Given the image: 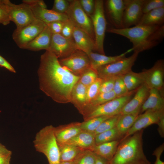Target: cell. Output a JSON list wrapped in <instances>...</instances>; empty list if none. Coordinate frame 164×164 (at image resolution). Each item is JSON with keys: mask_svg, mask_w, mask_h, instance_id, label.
<instances>
[{"mask_svg": "<svg viewBox=\"0 0 164 164\" xmlns=\"http://www.w3.org/2000/svg\"><path fill=\"white\" fill-rule=\"evenodd\" d=\"M37 73L40 89L47 96L59 103H70L71 91L79 77L63 67L49 50L41 55Z\"/></svg>", "mask_w": 164, "mask_h": 164, "instance_id": "cell-1", "label": "cell"}, {"mask_svg": "<svg viewBox=\"0 0 164 164\" xmlns=\"http://www.w3.org/2000/svg\"><path fill=\"white\" fill-rule=\"evenodd\" d=\"M108 32L124 36L133 44V51L139 53L154 47L164 37V25H136L128 28L107 29Z\"/></svg>", "mask_w": 164, "mask_h": 164, "instance_id": "cell-2", "label": "cell"}, {"mask_svg": "<svg viewBox=\"0 0 164 164\" xmlns=\"http://www.w3.org/2000/svg\"><path fill=\"white\" fill-rule=\"evenodd\" d=\"M143 129L120 140L115 154L109 164H151L143 148Z\"/></svg>", "mask_w": 164, "mask_h": 164, "instance_id": "cell-3", "label": "cell"}, {"mask_svg": "<svg viewBox=\"0 0 164 164\" xmlns=\"http://www.w3.org/2000/svg\"><path fill=\"white\" fill-rule=\"evenodd\" d=\"M52 125L46 126L36 134L33 142L36 150L46 157L49 164H60V154L58 144Z\"/></svg>", "mask_w": 164, "mask_h": 164, "instance_id": "cell-4", "label": "cell"}, {"mask_svg": "<svg viewBox=\"0 0 164 164\" xmlns=\"http://www.w3.org/2000/svg\"><path fill=\"white\" fill-rule=\"evenodd\" d=\"M137 90L130 91L125 96L116 97L102 104L86 109L81 114L84 121L97 117L112 116L120 114L124 107L132 98Z\"/></svg>", "mask_w": 164, "mask_h": 164, "instance_id": "cell-5", "label": "cell"}, {"mask_svg": "<svg viewBox=\"0 0 164 164\" xmlns=\"http://www.w3.org/2000/svg\"><path fill=\"white\" fill-rule=\"evenodd\" d=\"M90 17L94 30L95 51L99 53L105 55L104 45L107 22L103 0H95L94 11Z\"/></svg>", "mask_w": 164, "mask_h": 164, "instance_id": "cell-6", "label": "cell"}, {"mask_svg": "<svg viewBox=\"0 0 164 164\" xmlns=\"http://www.w3.org/2000/svg\"><path fill=\"white\" fill-rule=\"evenodd\" d=\"M139 53L134 52L127 57H125L114 62L100 66L95 70L98 77L102 79L122 76L132 70Z\"/></svg>", "mask_w": 164, "mask_h": 164, "instance_id": "cell-7", "label": "cell"}, {"mask_svg": "<svg viewBox=\"0 0 164 164\" xmlns=\"http://www.w3.org/2000/svg\"><path fill=\"white\" fill-rule=\"evenodd\" d=\"M66 14L73 26L86 32L94 40L92 21L83 10L79 0H70L69 7Z\"/></svg>", "mask_w": 164, "mask_h": 164, "instance_id": "cell-8", "label": "cell"}, {"mask_svg": "<svg viewBox=\"0 0 164 164\" xmlns=\"http://www.w3.org/2000/svg\"><path fill=\"white\" fill-rule=\"evenodd\" d=\"M58 60L63 67L79 77L91 68L87 55L78 49L68 56Z\"/></svg>", "mask_w": 164, "mask_h": 164, "instance_id": "cell-9", "label": "cell"}, {"mask_svg": "<svg viewBox=\"0 0 164 164\" xmlns=\"http://www.w3.org/2000/svg\"><path fill=\"white\" fill-rule=\"evenodd\" d=\"M46 25L36 19L20 28L16 29L12 35L13 39L19 48L25 49L27 45L43 30Z\"/></svg>", "mask_w": 164, "mask_h": 164, "instance_id": "cell-10", "label": "cell"}, {"mask_svg": "<svg viewBox=\"0 0 164 164\" xmlns=\"http://www.w3.org/2000/svg\"><path fill=\"white\" fill-rule=\"evenodd\" d=\"M7 4L10 21L14 23L16 29L20 28L36 19L29 5L23 3L15 4L9 0Z\"/></svg>", "mask_w": 164, "mask_h": 164, "instance_id": "cell-11", "label": "cell"}, {"mask_svg": "<svg viewBox=\"0 0 164 164\" xmlns=\"http://www.w3.org/2000/svg\"><path fill=\"white\" fill-rule=\"evenodd\" d=\"M144 84L149 89H164V60H158L151 68L141 72Z\"/></svg>", "mask_w": 164, "mask_h": 164, "instance_id": "cell-12", "label": "cell"}, {"mask_svg": "<svg viewBox=\"0 0 164 164\" xmlns=\"http://www.w3.org/2000/svg\"><path fill=\"white\" fill-rule=\"evenodd\" d=\"M77 50L73 39L66 38L60 34H52L49 50L58 59L65 58Z\"/></svg>", "mask_w": 164, "mask_h": 164, "instance_id": "cell-13", "label": "cell"}, {"mask_svg": "<svg viewBox=\"0 0 164 164\" xmlns=\"http://www.w3.org/2000/svg\"><path fill=\"white\" fill-rule=\"evenodd\" d=\"M144 0H124L125 9L122 28L130 27L137 25L143 13L142 6Z\"/></svg>", "mask_w": 164, "mask_h": 164, "instance_id": "cell-14", "label": "cell"}, {"mask_svg": "<svg viewBox=\"0 0 164 164\" xmlns=\"http://www.w3.org/2000/svg\"><path fill=\"white\" fill-rule=\"evenodd\" d=\"M163 111L164 110L159 111L148 110L139 114L132 126L121 140L151 125L157 124L161 112Z\"/></svg>", "mask_w": 164, "mask_h": 164, "instance_id": "cell-15", "label": "cell"}, {"mask_svg": "<svg viewBox=\"0 0 164 164\" xmlns=\"http://www.w3.org/2000/svg\"><path fill=\"white\" fill-rule=\"evenodd\" d=\"M149 89L144 84L140 87L124 107L120 114L139 115L142 105L148 96Z\"/></svg>", "mask_w": 164, "mask_h": 164, "instance_id": "cell-16", "label": "cell"}, {"mask_svg": "<svg viewBox=\"0 0 164 164\" xmlns=\"http://www.w3.org/2000/svg\"><path fill=\"white\" fill-rule=\"evenodd\" d=\"M105 4L107 13L113 28H122L124 0H108Z\"/></svg>", "mask_w": 164, "mask_h": 164, "instance_id": "cell-17", "label": "cell"}, {"mask_svg": "<svg viewBox=\"0 0 164 164\" xmlns=\"http://www.w3.org/2000/svg\"><path fill=\"white\" fill-rule=\"evenodd\" d=\"M80 124V122H74L54 127V133L58 145L66 143L81 132Z\"/></svg>", "mask_w": 164, "mask_h": 164, "instance_id": "cell-18", "label": "cell"}, {"mask_svg": "<svg viewBox=\"0 0 164 164\" xmlns=\"http://www.w3.org/2000/svg\"><path fill=\"white\" fill-rule=\"evenodd\" d=\"M164 110V89H150L148 96L142 105L139 114L148 110L159 111Z\"/></svg>", "mask_w": 164, "mask_h": 164, "instance_id": "cell-19", "label": "cell"}, {"mask_svg": "<svg viewBox=\"0 0 164 164\" xmlns=\"http://www.w3.org/2000/svg\"><path fill=\"white\" fill-rule=\"evenodd\" d=\"M29 6L35 18L46 24L55 21L65 22L69 20L66 14L60 13L52 9L43 8L38 5Z\"/></svg>", "mask_w": 164, "mask_h": 164, "instance_id": "cell-20", "label": "cell"}, {"mask_svg": "<svg viewBox=\"0 0 164 164\" xmlns=\"http://www.w3.org/2000/svg\"><path fill=\"white\" fill-rule=\"evenodd\" d=\"M73 38L78 50L87 54L95 51V41L88 34L73 26Z\"/></svg>", "mask_w": 164, "mask_h": 164, "instance_id": "cell-21", "label": "cell"}, {"mask_svg": "<svg viewBox=\"0 0 164 164\" xmlns=\"http://www.w3.org/2000/svg\"><path fill=\"white\" fill-rule=\"evenodd\" d=\"M52 35L50 30L46 25L43 30L27 45L25 49L32 51L49 50Z\"/></svg>", "mask_w": 164, "mask_h": 164, "instance_id": "cell-22", "label": "cell"}, {"mask_svg": "<svg viewBox=\"0 0 164 164\" xmlns=\"http://www.w3.org/2000/svg\"><path fill=\"white\" fill-rule=\"evenodd\" d=\"M87 89V87L78 81L73 86L71 93L70 102L80 114L86 104Z\"/></svg>", "mask_w": 164, "mask_h": 164, "instance_id": "cell-23", "label": "cell"}, {"mask_svg": "<svg viewBox=\"0 0 164 164\" xmlns=\"http://www.w3.org/2000/svg\"><path fill=\"white\" fill-rule=\"evenodd\" d=\"M133 51L132 48L118 55L108 56L105 55L91 52L87 55L90 60L91 68L95 70L98 67L118 60L125 57L126 54Z\"/></svg>", "mask_w": 164, "mask_h": 164, "instance_id": "cell-24", "label": "cell"}, {"mask_svg": "<svg viewBox=\"0 0 164 164\" xmlns=\"http://www.w3.org/2000/svg\"><path fill=\"white\" fill-rule=\"evenodd\" d=\"M95 137L93 132L82 131L65 144L91 151L96 145Z\"/></svg>", "mask_w": 164, "mask_h": 164, "instance_id": "cell-25", "label": "cell"}, {"mask_svg": "<svg viewBox=\"0 0 164 164\" xmlns=\"http://www.w3.org/2000/svg\"><path fill=\"white\" fill-rule=\"evenodd\" d=\"M164 22V7H162L143 14L137 25H162Z\"/></svg>", "mask_w": 164, "mask_h": 164, "instance_id": "cell-26", "label": "cell"}, {"mask_svg": "<svg viewBox=\"0 0 164 164\" xmlns=\"http://www.w3.org/2000/svg\"><path fill=\"white\" fill-rule=\"evenodd\" d=\"M120 142L118 140L95 145L91 151L109 162L115 154Z\"/></svg>", "mask_w": 164, "mask_h": 164, "instance_id": "cell-27", "label": "cell"}, {"mask_svg": "<svg viewBox=\"0 0 164 164\" xmlns=\"http://www.w3.org/2000/svg\"><path fill=\"white\" fill-rule=\"evenodd\" d=\"M122 76L123 81L129 92L137 89L144 84L141 72L137 73L132 70Z\"/></svg>", "mask_w": 164, "mask_h": 164, "instance_id": "cell-28", "label": "cell"}, {"mask_svg": "<svg viewBox=\"0 0 164 164\" xmlns=\"http://www.w3.org/2000/svg\"><path fill=\"white\" fill-rule=\"evenodd\" d=\"M58 146L60 162L74 160L83 151L85 150L67 144Z\"/></svg>", "mask_w": 164, "mask_h": 164, "instance_id": "cell-29", "label": "cell"}, {"mask_svg": "<svg viewBox=\"0 0 164 164\" xmlns=\"http://www.w3.org/2000/svg\"><path fill=\"white\" fill-rule=\"evenodd\" d=\"M123 137L115 127L96 135L95 137V145H97L105 142L120 140Z\"/></svg>", "mask_w": 164, "mask_h": 164, "instance_id": "cell-30", "label": "cell"}, {"mask_svg": "<svg viewBox=\"0 0 164 164\" xmlns=\"http://www.w3.org/2000/svg\"><path fill=\"white\" fill-rule=\"evenodd\" d=\"M138 115L132 114H121L116 126L119 132L124 136L132 126Z\"/></svg>", "mask_w": 164, "mask_h": 164, "instance_id": "cell-31", "label": "cell"}, {"mask_svg": "<svg viewBox=\"0 0 164 164\" xmlns=\"http://www.w3.org/2000/svg\"><path fill=\"white\" fill-rule=\"evenodd\" d=\"M111 117L98 116L84 121L81 123L80 128L82 131L93 132L103 121Z\"/></svg>", "mask_w": 164, "mask_h": 164, "instance_id": "cell-32", "label": "cell"}, {"mask_svg": "<svg viewBox=\"0 0 164 164\" xmlns=\"http://www.w3.org/2000/svg\"><path fill=\"white\" fill-rule=\"evenodd\" d=\"M116 97L113 91L108 92L99 93L84 108L81 114L88 108L102 104Z\"/></svg>", "mask_w": 164, "mask_h": 164, "instance_id": "cell-33", "label": "cell"}, {"mask_svg": "<svg viewBox=\"0 0 164 164\" xmlns=\"http://www.w3.org/2000/svg\"><path fill=\"white\" fill-rule=\"evenodd\" d=\"M97 155L92 151L85 149L74 160L75 164H95Z\"/></svg>", "mask_w": 164, "mask_h": 164, "instance_id": "cell-34", "label": "cell"}, {"mask_svg": "<svg viewBox=\"0 0 164 164\" xmlns=\"http://www.w3.org/2000/svg\"><path fill=\"white\" fill-rule=\"evenodd\" d=\"M102 80V79L98 77L94 83L87 87L86 104L85 108L99 94L100 87Z\"/></svg>", "mask_w": 164, "mask_h": 164, "instance_id": "cell-35", "label": "cell"}, {"mask_svg": "<svg viewBox=\"0 0 164 164\" xmlns=\"http://www.w3.org/2000/svg\"><path fill=\"white\" fill-rule=\"evenodd\" d=\"M120 115L119 114L112 116L103 121L93 132L94 135H95L115 127Z\"/></svg>", "mask_w": 164, "mask_h": 164, "instance_id": "cell-36", "label": "cell"}, {"mask_svg": "<svg viewBox=\"0 0 164 164\" xmlns=\"http://www.w3.org/2000/svg\"><path fill=\"white\" fill-rule=\"evenodd\" d=\"M98 77L96 70L91 68L80 77L78 81L87 87L94 83Z\"/></svg>", "mask_w": 164, "mask_h": 164, "instance_id": "cell-37", "label": "cell"}, {"mask_svg": "<svg viewBox=\"0 0 164 164\" xmlns=\"http://www.w3.org/2000/svg\"><path fill=\"white\" fill-rule=\"evenodd\" d=\"M113 91L116 97L125 96L129 93L123 81L122 76L117 77Z\"/></svg>", "mask_w": 164, "mask_h": 164, "instance_id": "cell-38", "label": "cell"}, {"mask_svg": "<svg viewBox=\"0 0 164 164\" xmlns=\"http://www.w3.org/2000/svg\"><path fill=\"white\" fill-rule=\"evenodd\" d=\"M164 7V0H144L142 6L143 14L153 10Z\"/></svg>", "mask_w": 164, "mask_h": 164, "instance_id": "cell-39", "label": "cell"}, {"mask_svg": "<svg viewBox=\"0 0 164 164\" xmlns=\"http://www.w3.org/2000/svg\"><path fill=\"white\" fill-rule=\"evenodd\" d=\"M8 0H4L3 3L0 5V24L4 26L9 24L10 22L8 7Z\"/></svg>", "mask_w": 164, "mask_h": 164, "instance_id": "cell-40", "label": "cell"}, {"mask_svg": "<svg viewBox=\"0 0 164 164\" xmlns=\"http://www.w3.org/2000/svg\"><path fill=\"white\" fill-rule=\"evenodd\" d=\"M70 0H55L53 8V11L61 14H66L70 6Z\"/></svg>", "mask_w": 164, "mask_h": 164, "instance_id": "cell-41", "label": "cell"}, {"mask_svg": "<svg viewBox=\"0 0 164 164\" xmlns=\"http://www.w3.org/2000/svg\"><path fill=\"white\" fill-rule=\"evenodd\" d=\"M117 76L109 77L102 79L99 93L108 92L113 91L115 82Z\"/></svg>", "mask_w": 164, "mask_h": 164, "instance_id": "cell-42", "label": "cell"}, {"mask_svg": "<svg viewBox=\"0 0 164 164\" xmlns=\"http://www.w3.org/2000/svg\"><path fill=\"white\" fill-rule=\"evenodd\" d=\"M80 5L84 11L89 17L94 12L95 8V0H80Z\"/></svg>", "mask_w": 164, "mask_h": 164, "instance_id": "cell-43", "label": "cell"}, {"mask_svg": "<svg viewBox=\"0 0 164 164\" xmlns=\"http://www.w3.org/2000/svg\"><path fill=\"white\" fill-rule=\"evenodd\" d=\"M73 25L69 20L64 23L60 34L66 38L73 39Z\"/></svg>", "mask_w": 164, "mask_h": 164, "instance_id": "cell-44", "label": "cell"}, {"mask_svg": "<svg viewBox=\"0 0 164 164\" xmlns=\"http://www.w3.org/2000/svg\"><path fill=\"white\" fill-rule=\"evenodd\" d=\"M65 22L55 21L46 25L48 26L52 34H60Z\"/></svg>", "mask_w": 164, "mask_h": 164, "instance_id": "cell-45", "label": "cell"}, {"mask_svg": "<svg viewBox=\"0 0 164 164\" xmlns=\"http://www.w3.org/2000/svg\"><path fill=\"white\" fill-rule=\"evenodd\" d=\"M164 150V143H162L153 151L152 155L156 156V159L154 164H164V162L160 159L161 154Z\"/></svg>", "mask_w": 164, "mask_h": 164, "instance_id": "cell-46", "label": "cell"}, {"mask_svg": "<svg viewBox=\"0 0 164 164\" xmlns=\"http://www.w3.org/2000/svg\"><path fill=\"white\" fill-rule=\"evenodd\" d=\"M12 154V152L8 150L0 152V164H10Z\"/></svg>", "mask_w": 164, "mask_h": 164, "instance_id": "cell-47", "label": "cell"}, {"mask_svg": "<svg viewBox=\"0 0 164 164\" xmlns=\"http://www.w3.org/2000/svg\"><path fill=\"white\" fill-rule=\"evenodd\" d=\"M158 125V131L160 136L164 137V111H162L157 124Z\"/></svg>", "mask_w": 164, "mask_h": 164, "instance_id": "cell-48", "label": "cell"}, {"mask_svg": "<svg viewBox=\"0 0 164 164\" xmlns=\"http://www.w3.org/2000/svg\"><path fill=\"white\" fill-rule=\"evenodd\" d=\"M22 3L29 6H33L38 5L41 7L46 9L47 6L43 0H23Z\"/></svg>", "mask_w": 164, "mask_h": 164, "instance_id": "cell-49", "label": "cell"}, {"mask_svg": "<svg viewBox=\"0 0 164 164\" xmlns=\"http://www.w3.org/2000/svg\"><path fill=\"white\" fill-rule=\"evenodd\" d=\"M0 66L5 68L11 72L14 73H16L15 69L11 65L0 55Z\"/></svg>", "mask_w": 164, "mask_h": 164, "instance_id": "cell-50", "label": "cell"}, {"mask_svg": "<svg viewBox=\"0 0 164 164\" xmlns=\"http://www.w3.org/2000/svg\"><path fill=\"white\" fill-rule=\"evenodd\" d=\"M96 155L95 164H109V161L99 155Z\"/></svg>", "mask_w": 164, "mask_h": 164, "instance_id": "cell-51", "label": "cell"}, {"mask_svg": "<svg viewBox=\"0 0 164 164\" xmlns=\"http://www.w3.org/2000/svg\"><path fill=\"white\" fill-rule=\"evenodd\" d=\"M8 150L4 145L0 143V152H6Z\"/></svg>", "mask_w": 164, "mask_h": 164, "instance_id": "cell-52", "label": "cell"}, {"mask_svg": "<svg viewBox=\"0 0 164 164\" xmlns=\"http://www.w3.org/2000/svg\"><path fill=\"white\" fill-rule=\"evenodd\" d=\"M60 164H75V160L72 161L60 162Z\"/></svg>", "mask_w": 164, "mask_h": 164, "instance_id": "cell-53", "label": "cell"}, {"mask_svg": "<svg viewBox=\"0 0 164 164\" xmlns=\"http://www.w3.org/2000/svg\"><path fill=\"white\" fill-rule=\"evenodd\" d=\"M4 0H0V5H1L3 2Z\"/></svg>", "mask_w": 164, "mask_h": 164, "instance_id": "cell-54", "label": "cell"}]
</instances>
